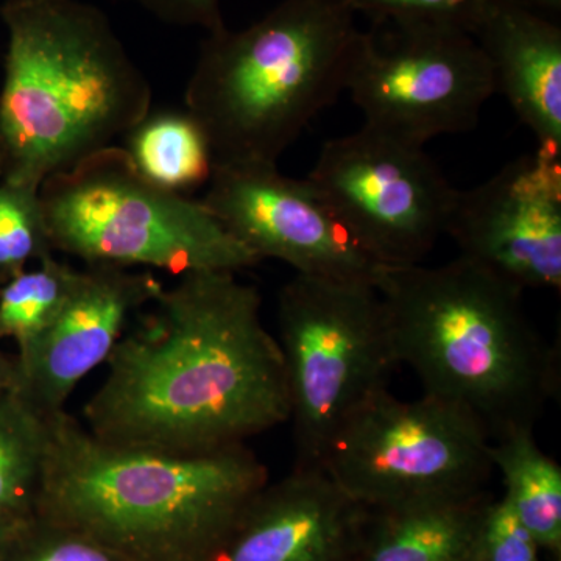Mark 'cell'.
<instances>
[{
	"label": "cell",
	"instance_id": "cell-1",
	"mask_svg": "<svg viewBox=\"0 0 561 561\" xmlns=\"http://www.w3.org/2000/svg\"><path fill=\"white\" fill-rule=\"evenodd\" d=\"M117 343L83 408L84 427L119 448L219 451L289 421L278 339L238 273L194 272L162 289Z\"/></svg>",
	"mask_w": 561,
	"mask_h": 561
},
{
	"label": "cell",
	"instance_id": "cell-2",
	"mask_svg": "<svg viewBox=\"0 0 561 561\" xmlns=\"http://www.w3.org/2000/svg\"><path fill=\"white\" fill-rule=\"evenodd\" d=\"M36 516L127 561H209L268 482L249 446L202 454L106 445L62 411L47 416Z\"/></svg>",
	"mask_w": 561,
	"mask_h": 561
},
{
	"label": "cell",
	"instance_id": "cell-3",
	"mask_svg": "<svg viewBox=\"0 0 561 561\" xmlns=\"http://www.w3.org/2000/svg\"><path fill=\"white\" fill-rule=\"evenodd\" d=\"M375 286L394 359L424 394L471 413L491 442L534 430L559 390V359L527 319L522 290L460 256L382 268Z\"/></svg>",
	"mask_w": 561,
	"mask_h": 561
},
{
	"label": "cell",
	"instance_id": "cell-4",
	"mask_svg": "<svg viewBox=\"0 0 561 561\" xmlns=\"http://www.w3.org/2000/svg\"><path fill=\"white\" fill-rule=\"evenodd\" d=\"M2 179L43 186L151 111V87L108 18L80 0H7Z\"/></svg>",
	"mask_w": 561,
	"mask_h": 561
},
{
	"label": "cell",
	"instance_id": "cell-5",
	"mask_svg": "<svg viewBox=\"0 0 561 561\" xmlns=\"http://www.w3.org/2000/svg\"><path fill=\"white\" fill-rule=\"evenodd\" d=\"M359 28L345 0H280L242 31L208 33L184 92L216 165L278 164L346 91Z\"/></svg>",
	"mask_w": 561,
	"mask_h": 561
},
{
	"label": "cell",
	"instance_id": "cell-6",
	"mask_svg": "<svg viewBox=\"0 0 561 561\" xmlns=\"http://www.w3.org/2000/svg\"><path fill=\"white\" fill-rule=\"evenodd\" d=\"M55 253L87 265L239 273L260 264L201 201L154 186L121 146L99 151L39 190Z\"/></svg>",
	"mask_w": 561,
	"mask_h": 561
},
{
	"label": "cell",
	"instance_id": "cell-7",
	"mask_svg": "<svg viewBox=\"0 0 561 561\" xmlns=\"http://www.w3.org/2000/svg\"><path fill=\"white\" fill-rule=\"evenodd\" d=\"M278 328L294 467L320 468L335 432L398 365L381 297L368 280L297 273L279 291Z\"/></svg>",
	"mask_w": 561,
	"mask_h": 561
},
{
	"label": "cell",
	"instance_id": "cell-8",
	"mask_svg": "<svg viewBox=\"0 0 561 561\" xmlns=\"http://www.w3.org/2000/svg\"><path fill=\"white\" fill-rule=\"evenodd\" d=\"M491 438L471 413L423 394L398 400L383 389L335 432L320 468L368 511L485 490Z\"/></svg>",
	"mask_w": 561,
	"mask_h": 561
},
{
	"label": "cell",
	"instance_id": "cell-9",
	"mask_svg": "<svg viewBox=\"0 0 561 561\" xmlns=\"http://www.w3.org/2000/svg\"><path fill=\"white\" fill-rule=\"evenodd\" d=\"M346 91L365 127L424 147L437 136L472 130L496 83L470 33L371 24L357 35Z\"/></svg>",
	"mask_w": 561,
	"mask_h": 561
},
{
	"label": "cell",
	"instance_id": "cell-10",
	"mask_svg": "<svg viewBox=\"0 0 561 561\" xmlns=\"http://www.w3.org/2000/svg\"><path fill=\"white\" fill-rule=\"evenodd\" d=\"M308 180L381 268L421 264L446 234L459 194L423 147L365 125L328 140Z\"/></svg>",
	"mask_w": 561,
	"mask_h": 561
},
{
	"label": "cell",
	"instance_id": "cell-11",
	"mask_svg": "<svg viewBox=\"0 0 561 561\" xmlns=\"http://www.w3.org/2000/svg\"><path fill=\"white\" fill-rule=\"evenodd\" d=\"M260 261L298 275L376 284L382 268L360 249L311 181L278 164L216 165L201 201Z\"/></svg>",
	"mask_w": 561,
	"mask_h": 561
},
{
	"label": "cell",
	"instance_id": "cell-12",
	"mask_svg": "<svg viewBox=\"0 0 561 561\" xmlns=\"http://www.w3.org/2000/svg\"><path fill=\"white\" fill-rule=\"evenodd\" d=\"M446 234L518 290L561 287V154L537 149L459 191Z\"/></svg>",
	"mask_w": 561,
	"mask_h": 561
},
{
	"label": "cell",
	"instance_id": "cell-13",
	"mask_svg": "<svg viewBox=\"0 0 561 561\" xmlns=\"http://www.w3.org/2000/svg\"><path fill=\"white\" fill-rule=\"evenodd\" d=\"M162 289L151 271L87 265L49 330L14 357L22 400L43 419L66 411L77 386L106 364L133 317Z\"/></svg>",
	"mask_w": 561,
	"mask_h": 561
},
{
	"label": "cell",
	"instance_id": "cell-14",
	"mask_svg": "<svg viewBox=\"0 0 561 561\" xmlns=\"http://www.w3.org/2000/svg\"><path fill=\"white\" fill-rule=\"evenodd\" d=\"M367 508L323 468H297L247 505L209 561H350Z\"/></svg>",
	"mask_w": 561,
	"mask_h": 561
},
{
	"label": "cell",
	"instance_id": "cell-15",
	"mask_svg": "<svg viewBox=\"0 0 561 561\" xmlns=\"http://www.w3.org/2000/svg\"><path fill=\"white\" fill-rule=\"evenodd\" d=\"M496 92L505 95L538 149L561 154V28L552 18L493 0L474 32Z\"/></svg>",
	"mask_w": 561,
	"mask_h": 561
},
{
	"label": "cell",
	"instance_id": "cell-16",
	"mask_svg": "<svg viewBox=\"0 0 561 561\" xmlns=\"http://www.w3.org/2000/svg\"><path fill=\"white\" fill-rule=\"evenodd\" d=\"M486 490L368 511L350 561H470Z\"/></svg>",
	"mask_w": 561,
	"mask_h": 561
},
{
	"label": "cell",
	"instance_id": "cell-17",
	"mask_svg": "<svg viewBox=\"0 0 561 561\" xmlns=\"http://www.w3.org/2000/svg\"><path fill=\"white\" fill-rule=\"evenodd\" d=\"M491 463L504 482V500L530 530L542 552L561 556V468L522 427L491 442Z\"/></svg>",
	"mask_w": 561,
	"mask_h": 561
},
{
	"label": "cell",
	"instance_id": "cell-18",
	"mask_svg": "<svg viewBox=\"0 0 561 561\" xmlns=\"http://www.w3.org/2000/svg\"><path fill=\"white\" fill-rule=\"evenodd\" d=\"M122 150L142 179L186 195L209 183L214 158L197 121L184 111H150L124 136Z\"/></svg>",
	"mask_w": 561,
	"mask_h": 561
},
{
	"label": "cell",
	"instance_id": "cell-19",
	"mask_svg": "<svg viewBox=\"0 0 561 561\" xmlns=\"http://www.w3.org/2000/svg\"><path fill=\"white\" fill-rule=\"evenodd\" d=\"M47 423L16 389L0 393V530L20 529L36 516Z\"/></svg>",
	"mask_w": 561,
	"mask_h": 561
},
{
	"label": "cell",
	"instance_id": "cell-20",
	"mask_svg": "<svg viewBox=\"0 0 561 561\" xmlns=\"http://www.w3.org/2000/svg\"><path fill=\"white\" fill-rule=\"evenodd\" d=\"M80 271L55 254L3 280L0 287V341L16 345V357L24 356L39 341L76 286Z\"/></svg>",
	"mask_w": 561,
	"mask_h": 561
},
{
	"label": "cell",
	"instance_id": "cell-21",
	"mask_svg": "<svg viewBox=\"0 0 561 561\" xmlns=\"http://www.w3.org/2000/svg\"><path fill=\"white\" fill-rule=\"evenodd\" d=\"M55 254L38 187L0 176V279Z\"/></svg>",
	"mask_w": 561,
	"mask_h": 561
},
{
	"label": "cell",
	"instance_id": "cell-22",
	"mask_svg": "<svg viewBox=\"0 0 561 561\" xmlns=\"http://www.w3.org/2000/svg\"><path fill=\"white\" fill-rule=\"evenodd\" d=\"M371 24L424 25L474 35L493 0H345Z\"/></svg>",
	"mask_w": 561,
	"mask_h": 561
},
{
	"label": "cell",
	"instance_id": "cell-23",
	"mask_svg": "<svg viewBox=\"0 0 561 561\" xmlns=\"http://www.w3.org/2000/svg\"><path fill=\"white\" fill-rule=\"evenodd\" d=\"M542 549L504 497H491L483 508L470 561H542Z\"/></svg>",
	"mask_w": 561,
	"mask_h": 561
},
{
	"label": "cell",
	"instance_id": "cell-24",
	"mask_svg": "<svg viewBox=\"0 0 561 561\" xmlns=\"http://www.w3.org/2000/svg\"><path fill=\"white\" fill-rule=\"evenodd\" d=\"M41 519L47 530L38 531L35 540L27 542L14 561H127L79 530Z\"/></svg>",
	"mask_w": 561,
	"mask_h": 561
},
{
	"label": "cell",
	"instance_id": "cell-25",
	"mask_svg": "<svg viewBox=\"0 0 561 561\" xmlns=\"http://www.w3.org/2000/svg\"><path fill=\"white\" fill-rule=\"evenodd\" d=\"M142 7L158 20L179 27H198L206 32L219 31L221 0H125Z\"/></svg>",
	"mask_w": 561,
	"mask_h": 561
},
{
	"label": "cell",
	"instance_id": "cell-26",
	"mask_svg": "<svg viewBox=\"0 0 561 561\" xmlns=\"http://www.w3.org/2000/svg\"><path fill=\"white\" fill-rule=\"evenodd\" d=\"M504 2L515 3V5H522L524 9L537 11V13L552 18V20L556 13L559 14L561 11V0H504Z\"/></svg>",
	"mask_w": 561,
	"mask_h": 561
},
{
	"label": "cell",
	"instance_id": "cell-27",
	"mask_svg": "<svg viewBox=\"0 0 561 561\" xmlns=\"http://www.w3.org/2000/svg\"><path fill=\"white\" fill-rule=\"evenodd\" d=\"M14 387H16V365H14V359L0 350V393L14 389Z\"/></svg>",
	"mask_w": 561,
	"mask_h": 561
},
{
	"label": "cell",
	"instance_id": "cell-28",
	"mask_svg": "<svg viewBox=\"0 0 561 561\" xmlns=\"http://www.w3.org/2000/svg\"><path fill=\"white\" fill-rule=\"evenodd\" d=\"M0 176H2V157H0Z\"/></svg>",
	"mask_w": 561,
	"mask_h": 561
},
{
	"label": "cell",
	"instance_id": "cell-29",
	"mask_svg": "<svg viewBox=\"0 0 561 561\" xmlns=\"http://www.w3.org/2000/svg\"><path fill=\"white\" fill-rule=\"evenodd\" d=\"M2 535H5V531L0 530V540H2Z\"/></svg>",
	"mask_w": 561,
	"mask_h": 561
}]
</instances>
